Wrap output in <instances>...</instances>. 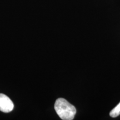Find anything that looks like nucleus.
Returning a JSON list of instances; mask_svg holds the SVG:
<instances>
[{
  "instance_id": "nucleus-1",
  "label": "nucleus",
  "mask_w": 120,
  "mask_h": 120,
  "mask_svg": "<svg viewBox=\"0 0 120 120\" xmlns=\"http://www.w3.org/2000/svg\"><path fill=\"white\" fill-rule=\"evenodd\" d=\"M55 109L63 120H73L76 113L75 106L63 98H58L56 100L55 103Z\"/></svg>"
},
{
  "instance_id": "nucleus-2",
  "label": "nucleus",
  "mask_w": 120,
  "mask_h": 120,
  "mask_svg": "<svg viewBox=\"0 0 120 120\" xmlns=\"http://www.w3.org/2000/svg\"><path fill=\"white\" fill-rule=\"evenodd\" d=\"M14 105L7 96L0 94V111L4 113H8L13 110Z\"/></svg>"
},
{
  "instance_id": "nucleus-3",
  "label": "nucleus",
  "mask_w": 120,
  "mask_h": 120,
  "mask_svg": "<svg viewBox=\"0 0 120 120\" xmlns=\"http://www.w3.org/2000/svg\"><path fill=\"white\" fill-rule=\"evenodd\" d=\"M120 115V102L114 109L111 110L109 115L112 117H116Z\"/></svg>"
}]
</instances>
